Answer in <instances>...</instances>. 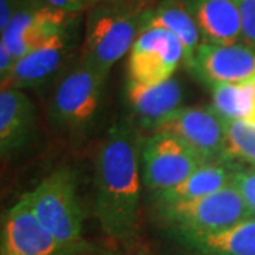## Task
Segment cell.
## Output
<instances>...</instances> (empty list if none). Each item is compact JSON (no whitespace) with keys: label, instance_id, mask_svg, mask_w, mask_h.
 <instances>
[{"label":"cell","instance_id":"6da1fadb","mask_svg":"<svg viewBox=\"0 0 255 255\" xmlns=\"http://www.w3.org/2000/svg\"><path fill=\"white\" fill-rule=\"evenodd\" d=\"M142 142L137 128L121 121L112 125L95 159V213L102 231L122 244L136 234Z\"/></svg>","mask_w":255,"mask_h":255},{"label":"cell","instance_id":"7a4b0ae2","mask_svg":"<svg viewBox=\"0 0 255 255\" xmlns=\"http://www.w3.org/2000/svg\"><path fill=\"white\" fill-rule=\"evenodd\" d=\"M149 13L142 0L95 4L87 18L81 60L110 74L146 28Z\"/></svg>","mask_w":255,"mask_h":255},{"label":"cell","instance_id":"3957f363","mask_svg":"<svg viewBox=\"0 0 255 255\" xmlns=\"http://www.w3.org/2000/svg\"><path fill=\"white\" fill-rule=\"evenodd\" d=\"M38 221L54 236L67 253L82 244L81 204L73 170L61 167L28 193Z\"/></svg>","mask_w":255,"mask_h":255},{"label":"cell","instance_id":"277c9868","mask_svg":"<svg viewBox=\"0 0 255 255\" xmlns=\"http://www.w3.org/2000/svg\"><path fill=\"white\" fill-rule=\"evenodd\" d=\"M157 209L160 219L182 238L217 233L251 217L233 183L200 199L157 204Z\"/></svg>","mask_w":255,"mask_h":255},{"label":"cell","instance_id":"5b68a950","mask_svg":"<svg viewBox=\"0 0 255 255\" xmlns=\"http://www.w3.org/2000/svg\"><path fill=\"white\" fill-rule=\"evenodd\" d=\"M108 74L80 58V61L57 84L50 117L58 129L70 133H84L100 111Z\"/></svg>","mask_w":255,"mask_h":255},{"label":"cell","instance_id":"8992f818","mask_svg":"<svg viewBox=\"0 0 255 255\" xmlns=\"http://www.w3.org/2000/svg\"><path fill=\"white\" fill-rule=\"evenodd\" d=\"M206 162L174 135L153 132L142 142V179L156 196L184 182Z\"/></svg>","mask_w":255,"mask_h":255},{"label":"cell","instance_id":"52a82bcc","mask_svg":"<svg viewBox=\"0 0 255 255\" xmlns=\"http://www.w3.org/2000/svg\"><path fill=\"white\" fill-rule=\"evenodd\" d=\"M184 60L182 41L162 27H146L130 50L128 80L143 85H156L173 78Z\"/></svg>","mask_w":255,"mask_h":255},{"label":"cell","instance_id":"ba28073f","mask_svg":"<svg viewBox=\"0 0 255 255\" xmlns=\"http://www.w3.org/2000/svg\"><path fill=\"white\" fill-rule=\"evenodd\" d=\"M156 132L179 137L206 163L231 162L226 153V121L213 107H182Z\"/></svg>","mask_w":255,"mask_h":255},{"label":"cell","instance_id":"9c48e42d","mask_svg":"<svg viewBox=\"0 0 255 255\" xmlns=\"http://www.w3.org/2000/svg\"><path fill=\"white\" fill-rule=\"evenodd\" d=\"M75 17L77 14L54 9L38 0H30L23 6H17L10 24L1 33L0 41L17 61L68 26Z\"/></svg>","mask_w":255,"mask_h":255},{"label":"cell","instance_id":"30bf717a","mask_svg":"<svg viewBox=\"0 0 255 255\" xmlns=\"http://www.w3.org/2000/svg\"><path fill=\"white\" fill-rule=\"evenodd\" d=\"M0 248L7 255L67 254L54 236L38 221L28 193L4 213Z\"/></svg>","mask_w":255,"mask_h":255},{"label":"cell","instance_id":"8fae6325","mask_svg":"<svg viewBox=\"0 0 255 255\" xmlns=\"http://www.w3.org/2000/svg\"><path fill=\"white\" fill-rule=\"evenodd\" d=\"M74 23L75 20L57 31L43 44L18 58L9 75L1 80V90H24L48 81L63 67L65 58L71 53L75 33Z\"/></svg>","mask_w":255,"mask_h":255},{"label":"cell","instance_id":"7c38bea8","mask_svg":"<svg viewBox=\"0 0 255 255\" xmlns=\"http://www.w3.org/2000/svg\"><path fill=\"white\" fill-rule=\"evenodd\" d=\"M190 71L211 87L254 81L255 48L241 43L228 46L201 43Z\"/></svg>","mask_w":255,"mask_h":255},{"label":"cell","instance_id":"4fadbf2b","mask_svg":"<svg viewBox=\"0 0 255 255\" xmlns=\"http://www.w3.org/2000/svg\"><path fill=\"white\" fill-rule=\"evenodd\" d=\"M125 101L132 124L153 133L173 112L182 108L183 88L174 78L156 85L128 80Z\"/></svg>","mask_w":255,"mask_h":255},{"label":"cell","instance_id":"5bb4252c","mask_svg":"<svg viewBox=\"0 0 255 255\" xmlns=\"http://www.w3.org/2000/svg\"><path fill=\"white\" fill-rule=\"evenodd\" d=\"M186 4L200 30L201 43L228 46L243 40L237 0H190Z\"/></svg>","mask_w":255,"mask_h":255},{"label":"cell","instance_id":"9a60e30c","mask_svg":"<svg viewBox=\"0 0 255 255\" xmlns=\"http://www.w3.org/2000/svg\"><path fill=\"white\" fill-rule=\"evenodd\" d=\"M34 107L23 90L0 92V152L3 157L16 153L28 142L34 128Z\"/></svg>","mask_w":255,"mask_h":255},{"label":"cell","instance_id":"2e32d148","mask_svg":"<svg viewBox=\"0 0 255 255\" xmlns=\"http://www.w3.org/2000/svg\"><path fill=\"white\" fill-rule=\"evenodd\" d=\"M146 27H162L172 31L182 41L186 68H193L196 53L201 44V34L186 1L163 0L150 9Z\"/></svg>","mask_w":255,"mask_h":255},{"label":"cell","instance_id":"e0dca14e","mask_svg":"<svg viewBox=\"0 0 255 255\" xmlns=\"http://www.w3.org/2000/svg\"><path fill=\"white\" fill-rule=\"evenodd\" d=\"M234 162H210L201 164L197 170L180 184L156 196L157 204L194 200L224 189L233 182Z\"/></svg>","mask_w":255,"mask_h":255},{"label":"cell","instance_id":"ac0fdd59","mask_svg":"<svg viewBox=\"0 0 255 255\" xmlns=\"http://www.w3.org/2000/svg\"><path fill=\"white\" fill-rule=\"evenodd\" d=\"M197 255H255V219L203 236L183 238Z\"/></svg>","mask_w":255,"mask_h":255},{"label":"cell","instance_id":"d6986e66","mask_svg":"<svg viewBox=\"0 0 255 255\" xmlns=\"http://www.w3.org/2000/svg\"><path fill=\"white\" fill-rule=\"evenodd\" d=\"M213 108L226 121H247L254 102V84H220L211 87Z\"/></svg>","mask_w":255,"mask_h":255},{"label":"cell","instance_id":"ffe728a7","mask_svg":"<svg viewBox=\"0 0 255 255\" xmlns=\"http://www.w3.org/2000/svg\"><path fill=\"white\" fill-rule=\"evenodd\" d=\"M226 153L231 162L240 160L255 167V124L226 121Z\"/></svg>","mask_w":255,"mask_h":255},{"label":"cell","instance_id":"44dd1931","mask_svg":"<svg viewBox=\"0 0 255 255\" xmlns=\"http://www.w3.org/2000/svg\"><path fill=\"white\" fill-rule=\"evenodd\" d=\"M231 183L241 194L251 217L255 219V167L250 166L248 169H244L241 166H236Z\"/></svg>","mask_w":255,"mask_h":255},{"label":"cell","instance_id":"7402d4cb","mask_svg":"<svg viewBox=\"0 0 255 255\" xmlns=\"http://www.w3.org/2000/svg\"><path fill=\"white\" fill-rule=\"evenodd\" d=\"M237 3L241 14L243 40L255 48V0H237Z\"/></svg>","mask_w":255,"mask_h":255},{"label":"cell","instance_id":"603a6c76","mask_svg":"<svg viewBox=\"0 0 255 255\" xmlns=\"http://www.w3.org/2000/svg\"><path fill=\"white\" fill-rule=\"evenodd\" d=\"M38 1L44 3L47 6H51L54 9L63 10L70 14H78L81 10L97 4V0H38Z\"/></svg>","mask_w":255,"mask_h":255},{"label":"cell","instance_id":"cb8c5ba5","mask_svg":"<svg viewBox=\"0 0 255 255\" xmlns=\"http://www.w3.org/2000/svg\"><path fill=\"white\" fill-rule=\"evenodd\" d=\"M16 9L17 3L13 4L11 0H0V33H3L7 28L16 13Z\"/></svg>","mask_w":255,"mask_h":255},{"label":"cell","instance_id":"d4e9b609","mask_svg":"<svg viewBox=\"0 0 255 255\" xmlns=\"http://www.w3.org/2000/svg\"><path fill=\"white\" fill-rule=\"evenodd\" d=\"M14 63L16 60L9 51V48L0 41V78L1 80H4L9 75L10 71L13 70Z\"/></svg>","mask_w":255,"mask_h":255},{"label":"cell","instance_id":"484cf974","mask_svg":"<svg viewBox=\"0 0 255 255\" xmlns=\"http://www.w3.org/2000/svg\"><path fill=\"white\" fill-rule=\"evenodd\" d=\"M253 84H254V102H253V110H251V114H250V117H248L247 121L255 124V80L253 81Z\"/></svg>","mask_w":255,"mask_h":255},{"label":"cell","instance_id":"4316f807","mask_svg":"<svg viewBox=\"0 0 255 255\" xmlns=\"http://www.w3.org/2000/svg\"><path fill=\"white\" fill-rule=\"evenodd\" d=\"M119 1H135V0H97L98 3H119Z\"/></svg>","mask_w":255,"mask_h":255},{"label":"cell","instance_id":"83f0119b","mask_svg":"<svg viewBox=\"0 0 255 255\" xmlns=\"http://www.w3.org/2000/svg\"><path fill=\"white\" fill-rule=\"evenodd\" d=\"M0 255H7V254H6V251H4V250H1V248H0Z\"/></svg>","mask_w":255,"mask_h":255}]
</instances>
